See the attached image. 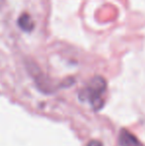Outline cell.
Here are the masks:
<instances>
[{
	"label": "cell",
	"mask_w": 145,
	"mask_h": 146,
	"mask_svg": "<svg viewBox=\"0 0 145 146\" xmlns=\"http://www.w3.org/2000/svg\"><path fill=\"white\" fill-rule=\"evenodd\" d=\"M107 90V81L101 76L93 77L89 82L85 90L81 92V100H87L95 110H99L103 106V96Z\"/></svg>",
	"instance_id": "cell-1"
},
{
	"label": "cell",
	"mask_w": 145,
	"mask_h": 146,
	"mask_svg": "<svg viewBox=\"0 0 145 146\" xmlns=\"http://www.w3.org/2000/svg\"><path fill=\"white\" fill-rule=\"evenodd\" d=\"M18 25L25 32H30L34 29V22L31 16L27 13H23L20 16V18L18 19Z\"/></svg>",
	"instance_id": "cell-2"
},
{
	"label": "cell",
	"mask_w": 145,
	"mask_h": 146,
	"mask_svg": "<svg viewBox=\"0 0 145 146\" xmlns=\"http://www.w3.org/2000/svg\"><path fill=\"white\" fill-rule=\"evenodd\" d=\"M120 143L123 146H138L139 142H138L137 138L131 134L130 132L126 130H122L120 133Z\"/></svg>",
	"instance_id": "cell-3"
},
{
	"label": "cell",
	"mask_w": 145,
	"mask_h": 146,
	"mask_svg": "<svg viewBox=\"0 0 145 146\" xmlns=\"http://www.w3.org/2000/svg\"><path fill=\"white\" fill-rule=\"evenodd\" d=\"M87 146H103V145L99 140H91L87 143Z\"/></svg>",
	"instance_id": "cell-4"
},
{
	"label": "cell",
	"mask_w": 145,
	"mask_h": 146,
	"mask_svg": "<svg viewBox=\"0 0 145 146\" xmlns=\"http://www.w3.org/2000/svg\"><path fill=\"white\" fill-rule=\"evenodd\" d=\"M3 2V0H0V5H1V3Z\"/></svg>",
	"instance_id": "cell-5"
}]
</instances>
